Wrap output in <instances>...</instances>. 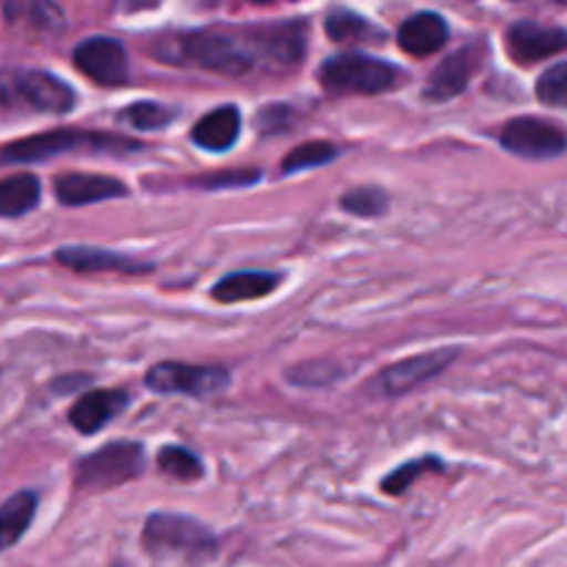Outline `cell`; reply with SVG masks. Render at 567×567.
Instances as JSON below:
<instances>
[{"label":"cell","mask_w":567,"mask_h":567,"mask_svg":"<svg viewBox=\"0 0 567 567\" xmlns=\"http://www.w3.org/2000/svg\"><path fill=\"white\" fill-rule=\"evenodd\" d=\"M308 48V28L302 20L264 22L241 31L177 33L155 44V59L181 66L216 72V75H247L258 66H293Z\"/></svg>","instance_id":"1"},{"label":"cell","mask_w":567,"mask_h":567,"mask_svg":"<svg viewBox=\"0 0 567 567\" xmlns=\"http://www.w3.org/2000/svg\"><path fill=\"white\" fill-rule=\"evenodd\" d=\"M319 81L336 94H382L393 92L404 81L396 64L365 53H338L319 70Z\"/></svg>","instance_id":"2"},{"label":"cell","mask_w":567,"mask_h":567,"mask_svg":"<svg viewBox=\"0 0 567 567\" xmlns=\"http://www.w3.org/2000/svg\"><path fill=\"white\" fill-rule=\"evenodd\" d=\"M0 105L6 109L22 105L39 114H66L75 109V92L53 72L9 66V70H0Z\"/></svg>","instance_id":"3"},{"label":"cell","mask_w":567,"mask_h":567,"mask_svg":"<svg viewBox=\"0 0 567 567\" xmlns=\"http://www.w3.org/2000/svg\"><path fill=\"white\" fill-rule=\"evenodd\" d=\"M70 150H94V153H131L138 150L136 142L116 136H103V133L92 131H48L39 136L20 138V142L9 144L0 153L3 164H37V161H50Z\"/></svg>","instance_id":"4"},{"label":"cell","mask_w":567,"mask_h":567,"mask_svg":"<svg viewBox=\"0 0 567 567\" xmlns=\"http://www.w3.org/2000/svg\"><path fill=\"white\" fill-rule=\"evenodd\" d=\"M147 468V454L136 441H114L75 463L78 491H111L138 480Z\"/></svg>","instance_id":"5"},{"label":"cell","mask_w":567,"mask_h":567,"mask_svg":"<svg viewBox=\"0 0 567 567\" xmlns=\"http://www.w3.org/2000/svg\"><path fill=\"white\" fill-rule=\"evenodd\" d=\"M144 548L164 557L208 559L216 551V537L208 526L181 513H153L144 524Z\"/></svg>","instance_id":"6"},{"label":"cell","mask_w":567,"mask_h":567,"mask_svg":"<svg viewBox=\"0 0 567 567\" xmlns=\"http://www.w3.org/2000/svg\"><path fill=\"white\" fill-rule=\"evenodd\" d=\"M150 391L155 393H183L192 399H210L227 391L230 371L221 365H188V363H158L144 377Z\"/></svg>","instance_id":"7"},{"label":"cell","mask_w":567,"mask_h":567,"mask_svg":"<svg viewBox=\"0 0 567 567\" xmlns=\"http://www.w3.org/2000/svg\"><path fill=\"white\" fill-rule=\"evenodd\" d=\"M498 142L513 155L529 161L559 158L565 153V133L557 122L540 120V116H518L509 120L498 133Z\"/></svg>","instance_id":"8"},{"label":"cell","mask_w":567,"mask_h":567,"mask_svg":"<svg viewBox=\"0 0 567 567\" xmlns=\"http://www.w3.org/2000/svg\"><path fill=\"white\" fill-rule=\"evenodd\" d=\"M454 358H457L454 349H441V352H424V354H415V358L399 360V363H393L391 369L380 371V377H377L371 391L380 393V396L385 399L402 396V393L424 385V382H430L432 377L441 374L443 369H449Z\"/></svg>","instance_id":"9"},{"label":"cell","mask_w":567,"mask_h":567,"mask_svg":"<svg viewBox=\"0 0 567 567\" xmlns=\"http://www.w3.org/2000/svg\"><path fill=\"white\" fill-rule=\"evenodd\" d=\"M78 70L94 83L103 86H120L127 81L131 70H127V53L116 39L111 37H89L72 53Z\"/></svg>","instance_id":"10"},{"label":"cell","mask_w":567,"mask_h":567,"mask_svg":"<svg viewBox=\"0 0 567 567\" xmlns=\"http://www.w3.org/2000/svg\"><path fill=\"white\" fill-rule=\"evenodd\" d=\"M567 44L565 28L540 25L535 20H518L507 31V50L518 64H535L548 55L563 53Z\"/></svg>","instance_id":"11"},{"label":"cell","mask_w":567,"mask_h":567,"mask_svg":"<svg viewBox=\"0 0 567 567\" xmlns=\"http://www.w3.org/2000/svg\"><path fill=\"white\" fill-rule=\"evenodd\" d=\"M53 192L61 205L66 208H81V205L105 203V199L125 197V183L111 175H92V172H70V175L55 177Z\"/></svg>","instance_id":"12"},{"label":"cell","mask_w":567,"mask_h":567,"mask_svg":"<svg viewBox=\"0 0 567 567\" xmlns=\"http://www.w3.org/2000/svg\"><path fill=\"white\" fill-rule=\"evenodd\" d=\"M480 53L482 50L476 44H468L460 53L449 55L446 61H441L435 72L430 75L424 86V97L432 100V103H446V100L457 97V94L465 92V86L474 78L476 66H480Z\"/></svg>","instance_id":"13"},{"label":"cell","mask_w":567,"mask_h":567,"mask_svg":"<svg viewBox=\"0 0 567 567\" xmlns=\"http://www.w3.org/2000/svg\"><path fill=\"white\" fill-rule=\"evenodd\" d=\"M396 39L404 53L424 59V55H432L449 42V25L435 11H419V14L408 17L402 22Z\"/></svg>","instance_id":"14"},{"label":"cell","mask_w":567,"mask_h":567,"mask_svg":"<svg viewBox=\"0 0 567 567\" xmlns=\"http://www.w3.org/2000/svg\"><path fill=\"white\" fill-rule=\"evenodd\" d=\"M127 408V393L92 391L78 399L70 410V421L81 435H94Z\"/></svg>","instance_id":"15"},{"label":"cell","mask_w":567,"mask_h":567,"mask_svg":"<svg viewBox=\"0 0 567 567\" xmlns=\"http://www.w3.org/2000/svg\"><path fill=\"white\" fill-rule=\"evenodd\" d=\"M55 260L75 271H125V275L153 271V264H142V260H133L127 255H116L100 247H64L55 252Z\"/></svg>","instance_id":"16"},{"label":"cell","mask_w":567,"mask_h":567,"mask_svg":"<svg viewBox=\"0 0 567 567\" xmlns=\"http://www.w3.org/2000/svg\"><path fill=\"white\" fill-rule=\"evenodd\" d=\"M238 133H241V114L236 105H219L192 127V142L208 153H225L238 142Z\"/></svg>","instance_id":"17"},{"label":"cell","mask_w":567,"mask_h":567,"mask_svg":"<svg viewBox=\"0 0 567 567\" xmlns=\"http://www.w3.org/2000/svg\"><path fill=\"white\" fill-rule=\"evenodd\" d=\"M277 286H280V275L277 271H233V275L221 277L210 293H214L216 302L233 305L269 297Z\"/></svg>","instance_id":"18"},{"label":"cell","mask_w":567,"mask_h":567,"mask_svg":"<svg viewBox=\"0 0 567 567\" xmlns=\"http://www.w3.org/2000/svg\"><path fill=\"white\" fill-rule=\"evenodd\" d=\"M33 513H37V493L31 491L17 493L9 502L0 504V551L20 543V537L31 526Z\"/></svg>","instance_id":"19"},{"label":"cell","mask_w":567,"mask_h":567,"mask_svg":"<svg viewBox=\"0 0 567 567\" xmlns=\"http://www.w3.org/2000/svg\"><path fill=\"white\" fill-rule=\"evenodd\" d=\"M42 197V186L33 175H11L0 181V216L17 219V216L31 214Z\"/></svg>","instance_id":"20"},{"label":"cell","mask_w":567,"mask_h":567,"mask_svg":"<svg viewBox=\"0 0 567 567\" xmlns=\"http://www.w3.org/2000/svg\"><path fill=\"white\" fill-rule=\"evenodd\" d=\"M327 33L336 42L358 44V42H377V39H385V31L377 28L369 17L358 14L352 9H332L324 20Z\"/></svg>","instance_id":"21"},{"label":"cell","mask_w":567,"mask_h":567,"mask_svg":"<svg viewBox=\"0 0 567 567\" xmlns=\"http://www.w3.org/2000/svg\"><path fill=\"white\" fill-rule=\"evenodd\" d=\"M338 158V147L330 142H308L302 147H293L291 153L282 161V175H293V172L316 169V166H324L330 161Z\"/></svg>","instance_id":"22"},{"label":"cell","mask_w":567,"mask_h":567,"mask_svg":"<svg viewBox=\"0 0 567 567\" xmlns=\"http://www.w3.org/2000/svg\"><path fill=\"white\" fill-rule=\"evenodd\" d=\"M158 468L177 482H194L203 476V463L194 452L183 446H164L158 452Z\"/></svg>","instance_id":"23"},{"label":"cell","mask_w":567,"mask_h":567,"mask_svg":"<svg viewBox=\"0 0 567 567\" xmlns=\"http://www.w3.org/2000/svg\"><path fill=\"white\" fill-rule=\"evenodd\" d=\"M388 203H391L388 194L377 186H358L341 197V208L354 216H363V219H377L385 214Z\"/></svg>","instance_id":"24"},{"label":"cell","mask_w":567,"mask_h":567,"mask_svg":"<svg viewBox=\"0 0 567 567\" xmlns=\"http://www.w3.org/2000/svg\"><path fill=\"white\" fill-rule=\"evenodd\" d=\"M120 120L136 127V131H161V127H166L175 120V114L161 103H133L122 109Z\"/></svg>","instance_id":"25"},{"label":"cell","mask_w":567,"mask_h":567,"mask_svg":"<svg viewBox=\"0 0 567 567\" xmlns=\"http://www.w3.org/2000/svg\"><path fill=\"white\" fill-rule=\"evenodd\" d=\"M426 471H443V463L435 457H421V460H413V463H404L402 468L393 471L391 476H385L382 480V491L391 493V496H402L408 487H413V482L419 480V476H424Z\"/></svg>","instance_id":"26"},{"label":"cell","mask_w":567,"mask_h":567,"mask_svg":"<svg viewBox=\"0 0 567 567\" xmlns=\"http://www.w3.org/2000/svg\"><path fill=\"white\" fill-rule=\"evenodd\" d=\"M537 100L551 109H565L567 105V64L559 61L551 70H546L537 81Z\"/></svg>","instance_id":"27"},{"label":"cell","mask_w":567,"mask_h":567,"mask_svg":"<svg viewBox=\"0 0 567 567\" xmlns=\"http://www.w3.org/2000/svg\"><path fill=\"white\" fill-rule=\"evenodd\" d=\"M260 181V172L244 169V172H219V175H205L203 181H197L199 188H241L252 186Z\"/></svg>","instance_id":"28"}]
</instances>
